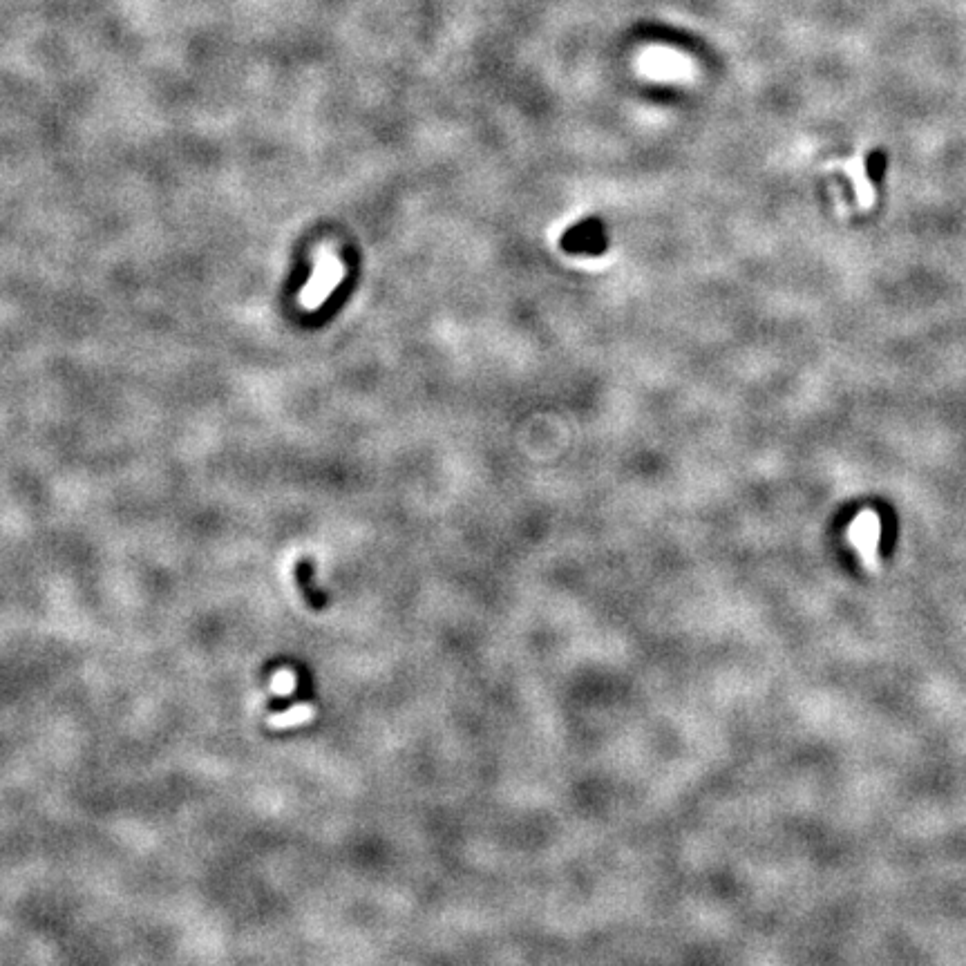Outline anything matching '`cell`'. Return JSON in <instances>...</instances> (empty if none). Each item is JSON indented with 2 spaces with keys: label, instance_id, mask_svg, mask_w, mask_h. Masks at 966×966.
Masks as SVG:
<instances>
[{
  "label": "cell",
  "instance_id": "277c9868",
  "mask_svg": "<svg viewBox=\"0 0 966 966\" xmlns=\"http://www.w3.org/2000/svg\"><path fill=\"white\" fill-rule=\"evenodd\" d=\"M305 718H309V707H296V709H293V712L282 714V718H273L271 725L284 727V725H293V723L305 721Z\"/></svg>",
  "mask_w": 966,
  "mask_h": 966
},
{
  "label": "cell",
  "instance_id": "3957f363",
  "mask_svg": "<svg viewBox=\"0 0 966 966\" xmlns=\"http://www.w3.org/2000/svg\"><path fill=\"white\" fill-rule=\"evenodd\" d=\"M830 168H839L850 177L852 188H855V200L861 211H870L877 204V193L875 186L870 182L868 170H866V159L864 155H855L846 161H837V164H830Z\"/></svg>",
  "mask_w": 966,
  "mask_h": 966
},
{
  "label": "cell",
  "instance_id": "6da1fadb",
  "mask_svg": "<svg viewBox=\"0 0 966 966\" xmlns=\"http://www.w3.org/2000/svg\"><path fill=\"white\" fill-rule=\"evenodd\" d=\"M345 278V264L331 249H320L314 260V273L302 287L298 302L305 311H318Z\"/></svg>",
  "mask_w": 966,
  "mask_h": 966
},
{
  "label": "cell",
  "instance_id": "7a4b0ae2",
  "mask_svg": "<svg viewBox=\"0 0 966 966\" xmlns=\"http://www.w3.org/2000/svg\"><path fill=\"white\" fill-rule=\"evenodd\" d=\"M848 542L855 548L861 564L870 573L879 571V542H882V519L875 510H861L848 526Z\"/></svg>",
  "mask_w": 966,
  "mask_h": 966
}]
</instances>
